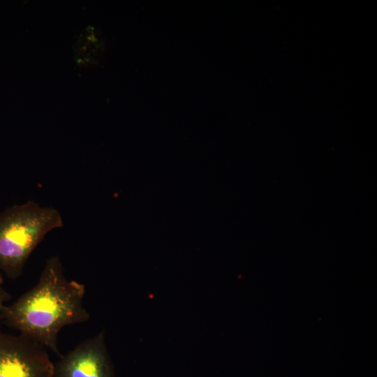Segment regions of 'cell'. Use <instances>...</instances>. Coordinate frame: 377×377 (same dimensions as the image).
Segmentation results:
<instances>
[{
    "label": "cell",
    "instance_id": "1",
    "mask_svg": "<svg viewBox=\"0 0 377 377\" xmlns=\"http://www.w3.org/2000/svg\"><path fill=\"white\" fill-rule=\"evenodd\" d=\"M85 287L68 280L58 256L48 258L37 283L14 302L5 305L0 316L20 334L59 354L61 330L89 318L83 304Z\"/></svg>",
    "mask_w": 377,
    "mask_h": 377
},
{
    "label": "cell",
    "instance_id": "2",
    "mask_svg": "<svg viewBox=\"0 0 377 377\" xmlns=\"http://www.w3.org/2000/svg\"><path fill=\"white\" fill-rule=\"evenodd\" d=\"M63 226L59 212L33 200L0 214V272L15 279L31 254L50 231Z\"/></svg>",
    "mask_w": 377,
    "mask_h": 377
},
{
    "label": "cell",
    "instance_id": "3",
    "mask_svg": "<svg viewBox=\"0 0 377 377\" xmlns=\"http://www.w3.org/2000/svg\"><path fill=\"white\" fill-rule=\"evenodd\" d=\"M0 377H54V364L42 345L0 331Z\"/></svg>",
    "mask_w": 377,
    "mask_h": 377
},
{
    "label": "cell",
    "instance_id": "4",
    "mask_svg": "<svg viewBox=\"0 0 377 377\" xmlns=\"http://www.w3.org/2000/svg\"><path fill=\"white\" fill-rule=\"evenodd\" d=\"M54 377H115L104 334L77 344L54 364Z\"/></svg>",
    "mask_w": 377,
    "mask_h": 377
},
{
    "label": "cell",
    "instance_id": "5",
    "mask_svg": "<svg viewBox=\"0 0 377 377\" xmlns=\"http://www.w3.org/2000/svg\"><path fill=\"white\" fill-rule=\"evenodd\" d=\"M73 50L77 65L96 68L103 64L107 57L108 42L101 31L89 26L76 36Z\"/></svg>",
    "mask_w": 377,
    "mask_h": 377
},
{
    "label": "cell",
    "instance_id": "6",
    "mask_svg": "<svg viewBox=\"0 0 377 377\" xmlns=\"http://www.w3.org/2000/svg\"><path fill=\"white\" fill-rule=\"evenodd\" d=\"M10 294L3 286L2 279L0 275V311L6 305V302L10 299Z\"/></svg>",
    "mask_w": 377,
    "mask_h": 377
}]
</instances>
